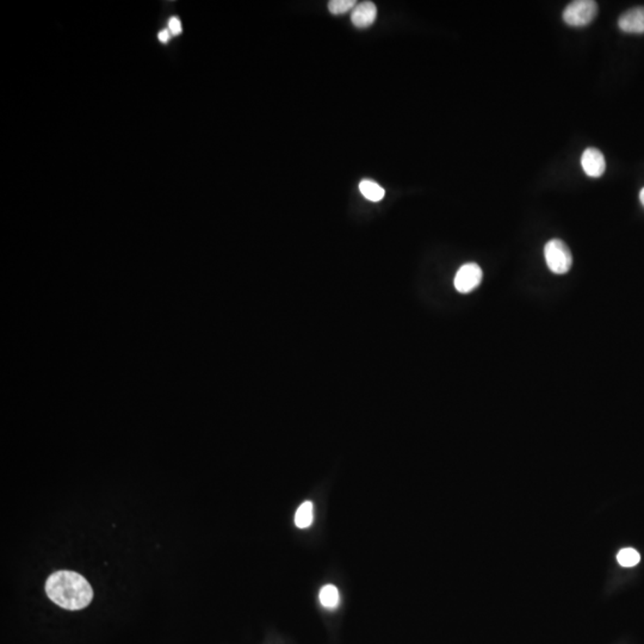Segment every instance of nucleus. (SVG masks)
Instances as JSON below:
<instances>
[{"label": "nucleus", "instance_id": "nucleus-9", "mask_svg": "<svg viewBox=\"0 0 644 644\" xmlns=\"http://www.w3.org/2000/svg\"><path fill=\"white\" fill-rule=\"evenodd\" d=\"M314 506L313 502L305 501L298 507L295 515V525L300 529H307L313 524Z\"/></svg>", "mask_w": 644, "mask_h": 644}, {"label": "nucleus", "instance_id": "nucleus-12", "mask_svg": "<svg viewBox=\"0 0 644 644\" xmlns=\"http://www.w3.org/2000/svg\"><path fill=\"white\" fill-rule=\"evenodd\" d=\"M355 0H332L328 3V10L333 15H343L356 8Z\"/></svg>", "mask_w": 644, "mask_h": 644}, {"label": "nucleus", "instance_id": "nucleus-3", "mask_svg": "<svg viewBox=\"0 0 644 644\" xmlns=\"http://www.w3.org/2000/svg\"><path fill=\"white\" fill-rule=\"evenodd\" d=\"M598 13V4L594 0H577L565 8L563 21L570 26H588Z\"/></svg>", "mask_w": 644, "mask_h": 644}, {"label": "nucleus", "instance_id": "nucleus-11", "mask_svg": "<svg viewBox=\"0 0 644 644\" xmlns=\"http://www.w3.org/2000/svg\"><path fill=\"white\" fill-rule=\"evenodd\" d=\"M617 560H618L619 565L623 567H634V565H638L641 561L640 552L632 548L623 549L618 552Z\"/></svg>", "mask_w": 644, "mask_h": 644}, {"label": "nucleus", "instance_id": "nucleus-5", "mask_svg": "<svg viewBox=\"0 0 644 644\" xmlns=\"http://www.w3.org/2000/svg\"><path fill=\"white\" fill-rule=\"evenodd\" d=\"M581 166L587 176L599 178L606 170V161L602 152L594 147H590L582 154Z\"/></svg>", "mask_w": 644, "mask_h": 644}, {"label": "nucleus", "instance_id": "nucleus-4", "mask_svg": "<svg viewBox=\"0 0 644 644\" xmlns=\"http://www.w3.org/2000/svg\"><path fill=\"white\" fill-rule=\"evenodd\" d=\"M482 276L483 273H482L481 268L477 264H465L457 271L453 284L458 293H472L478 285L481 284Z\"/></svg>", "mask_w": 644, "mask_h": 644}, {"label": "nucleus", "instance_id": "nucleus-10", "mask_svg": "<svg viewBox=\"0 0 644 644\" xmlns=\"http://www.w3.org/2000/svg\"><path fill=\"white\" fill-rule=\"evenodd\" d=\"M319 599H320L322 606L333 610L339 605V590L335 585L323 586L319 594Z\"/></svg>", "mask_w": 644, "mask_h": 644}, {"label": "nucleus", "instance_id": "nucleus-8", "mask_svg": "<svg viewBox=\"0 0 644 644\" xmlns=\"http://www.w3.org/2000/svg\"><path fill=\"white\" fill-rule=\"evenodd\" d=\"M360 190L362 195L367 200L371 202L381 201L385 195V188L373 182V180H362L360 183Z\"/></svg>", "mask_w": 644, "mask_h": 644}, {"label": "nucleus", "instance_id": "nucleus-13", "mask_svg": "<svg viewBox=\"0 0 644 644\" xmlns=\"http://www.w3.org/2000/svg\"><path fill=\"white\" fill-rule=\"evenodd\" d=\"M168 31H170L172 35H179L180 33H182V23H180L179 18H170V21H168Z\"/></svg>", "mask_w": 644, "mask_h": 644}, {"label": "nucleus", "instance_id": "nucleus-15", "mask_svg": "<svg viewBox=\"0 0 644 644\" xmlns=\"http://www.w3.org/2000/svg\"><path fill=\"white\" fill-rule=\"evenodd\" d=\"M640 200L642 202V204L644 205V188L641 190L640 193Z\"/></svg>", "mask_w": 644, "mask_h": 644}, {"label": "nucleus", "instance_id": "nucleus-7", "mask_svg": "<svg viewBox=\"0 0 644 644\" xmlns=\"http://www.w3.org/2000/svg\"><path fill=\"white\" fill-rule=\"evenodd\" d=\"M377 17L376 5L373 1H363L356 5L351 15V21L357 28H368Z\"/></svg>", "mask_w": 644, "mask_h": 644}, {"label": "nucleus", "instance_id": "nucleus-2", "mask_svg": "<svg viewBox=\"0 0 644 644\" xmlns=\"http://www.w3.org/2000/svg\"><path fill=\"white\" fill-rule=\"evenodd\" d=\"M544 257L549 270L556 275H565L572 268L573 255L562 240L552 239L544 247Z\"/></svg>", "mask_w": 644, "mask_h": 644}, {"label": "nucleus", "instance_id": "nucleus-14", "mask_svg": "<svg viewBox=\"0 0 644 644\" xmlns=\"http://www.w3.org/2000/svg\"><path fill=\"white\" fill-rule=\"evenodd\" d=\"M170 35H171V33H170L168 30H163V31H160L159 35H158L160 42H168V40H170Z\"/></svg>", "mask_w": 644, "mask_h": 644}, {"label": "nucleus", "instance_id": "nucleus-6", "mask_svg": "<svg viewBox=\"0 0 644 644\" xmlns=\"http://www.w3.org/2000/svg\"><path fill=\"white\" fill-rule=\"evenodd\" d=\"M619 29L630 34H643L644 8H635L624 13L618 21Z\"/></svg>", "mask_w": 644, "mask_h": 644}, {"label": "nucleus", "instance_id": "nucleus-1", "mask_svg": "<svg viewBox=\"0 0 644 644\" xmlns=\"http://www.w3.org/2000/svg\"><path fill=\"white\" fill-rule=\"evenodd\" d=\"M46 592L51 602L71 611L84 609L93 598L92 587L88 580L71 570L51 574L46 582Z\"/></svg>", "mask_w": 644, "mask_h": 644}]
</instances>
